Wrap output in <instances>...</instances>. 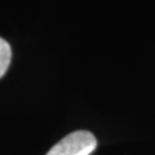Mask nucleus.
Listing matches in <instances>:
<instances>
[{
	"instance_id": "1",
	"label": "nucleus",
	"mask_w": 155,
	"mask_h": 155,
	"mask_svg": "<svg viewBox=\"0 0 155 155\" xmlns=\"http://www.w3.org/2000/svg\"><path fill=\"white\" fill-rule=\"evenodd\" d=\"M97 147V140L88 130H75L60 140L45 155H91Z\"/></svg>"
},
{
	"instance_id": "2",
	"label": "nucleus",
	"mask_w": 155,
	"mask_h": 155,
	"mask_svg": "<svg viewBox=\"0 0 155 155\" xmlns=\"http://www.w3.org/2000/svg\"><path fill=\"white\" fill-rule=\"evenodd\" d=\"M12 61V48L7 40L0 38V79L5 75Z\"/></svg>"
}]
</instances>
